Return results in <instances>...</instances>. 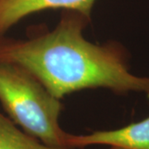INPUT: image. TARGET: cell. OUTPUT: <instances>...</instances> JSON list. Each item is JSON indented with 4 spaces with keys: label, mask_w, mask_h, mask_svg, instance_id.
<instances>
[{
    "label": "cell",
    "mask_w": 149,
    "mask_h": 149,
    "mask_svg": "<svg viewBox=\"0 0 149 149\" xmlns=\"http://www.w3.org/2000/svg\"><path fill=\"white\" fill-rule=\"evenodd\" d=\"M91 19L63 10L58 24L27 39L0 37V62L17 65L61 100L73 92L104 88L118 95L142 93L149 99V76L132 74L121 43L96 45L83 35Z\"/></svg>",
    "instance_id": "6da1fadb"
},
{
    "label": "cell",
    "mask_w": 149,
    "mask_h": 149,
    "mask_svg": "<svg viewBox=\"0 0 149 149\" xmlns=\"http://www.w3.org/2000/svg\"><path fill=\"white\" fill-rule=\"evenodd\" d=\"M0 103L13 122L47 146L70 149L59 123L63 104L27 70L0 62Z\"/></svg>",
    "instance_id": "7a4b0ae2"
},
{
    "label": "cell",
    "mask_w": 149,
    "mask_h": 149,
    "mask_svg": "<svg viewBox=\"0 0 149 149\" xmlns=\"http://www.w3.org/2000/svg\"><path fill=\"white\" fill-rule=\"evenodd\" d=\"M97 0H0V37L24 17L50 9L75 11L91 19Z\"/></svg>",
    "instance_id": "3957f363"
},
{
    "label": "cell",
    "mask_w": 149,
    "mask_h": 149,
    "mask_svg": "<svg viewBox=\"0 0 149 149\" xmlns=\"http://www.w3.org/2000/svg\"><path fill=\"white\" fill-rule=\"evenodd\" d=\"M68 145L70 149L92 145H107L123 149H149V116L142 121L113 130L95 131L86 135L70 134Z\"/></svg>",
    "instance_id": "277c9868"
},
{
    "label": "cell",
    "mask_w": 149,
    "mask_h": 149,
    "mask_svg": "<svg viewBox=\"0 0 149 149\" xmlns=\"http://www.w3.org/2000/svg\"><path fill=\"white\" fill-rule=\"evenodd\" d=\"M0 149H67L47 146L18 128L0 113Z\"/></svg>",
    "instance_id": "5b68a950"
},
{
    "label": "cell",
    "mask_w": 149,
    "mask_h": 149,
    "mask_svg": "<svg viewBox=\"0 0 149 149\" xmlns=\"http://www.w3.org/2000/svg\"><path fill=\"white\" fill-rule=\"evenodd\" d=\"M109 149H123V148H116V147H110Z\"/></svg>",
    "instance_id": "8992f818"
}]
</instances>
